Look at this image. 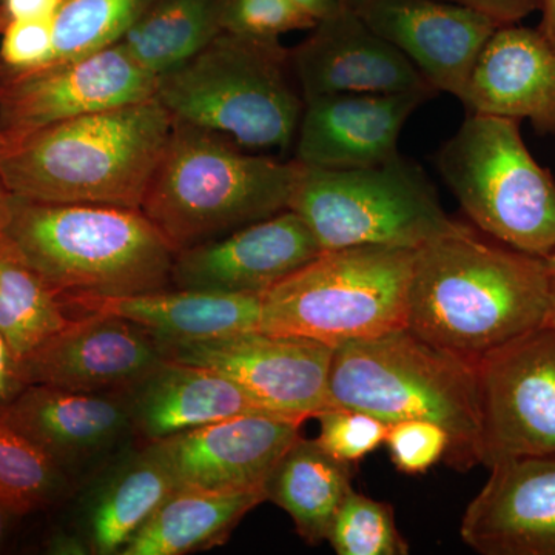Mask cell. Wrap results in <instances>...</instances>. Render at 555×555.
Here are the masks:
<instances>
[{
  "label": "cell",
  "instance_id": "20",
  "mask_svg": "<svg viewBox=\"0 0 555 555\" xmlns=\"http://www.w3.org/2000/svg\"><path fill=\"white\" fill-rule=\"evenodd\" d=\"M466 507L460 535L481 555H555V456L489 467Z\"/></svg>",
  "mask_w": 555,
  "mask_h": 555
},
{
  "label": "cell",
  "instance_id": "46",
  "mask_svg": "<svg viewBox=\"0 0 555 555\" xmlns=\"http://www.w3.org/2000/svg\"><path fill=\"white\" fill-rule=\"evenodd\" d=\"M361 2H363V0H345L346 5L352 10H356Z\"/></svg>",
  "mask_w": 555,
  "mask_h": 555
},
{
  "label": "cell",
  "instance_id": "2",
  "mask_svg": "<svg viewBox=\"0 0 555 555\" xmlns=\"http://www.w3.org/2000/svg\"><path fill=\"white\" fill-rule=\"evenodd\" d=\"M173 118L155 96L28 131L0 133V178L16 198L141 208Z\"/></svg>",
  "mask_w": 555,
  "mask_h": 555
},
{
  "label": "cell",
  "instance_id": "1",
  "mask_svg": "<svg viewBox=\"0 0 555 555\" xmlns=\"http://www.w3.org/2000/svg\"><path fill=\"white\" fill-rule=\"evenodd\" d=\"M546 258L478 238L473 229L416 248L408 328L470 363L550 320Z\"/></svg>",
  "mask_w": 555,
  "mask_h": 555
},
{
  "label": "cell",
  "instance_id": "22",
  "mask_svg": "<svg viewBox=\"0 0 555 555\" xmlns=\"http://www.w3.org/2000/svg\"><path fill=\"white\" fill-rule=\"evenodd\" d=\"M178 485L155 443H134L80 486L72 526L91 555H120Z\"/></svg>",
  "mask_w": 555,
  "mask_h": 555
},
{
  "label": "cell",
  "instance_id": "19",
  "mask_svg": "<svg viewBox=\"0 0 555 555\" xmlns=\"http://www.w3.org/2000/svg\"><path fill=\"white\" fill-rule=\"evenodd\" d=\"M306 420L248 414L221 420L155 441L178 483L210 489L264 486L273 467L297 441Z\"/></svg>",
  "mask_w": 555,
  "mask_h": 555
},
{
  "label": "cell",
  "instance_id": "37",
  "mask_svg": "<svg viewBox=\"0 0 555 555\" xmlns=\"http://www.w3.org/2000/svg\"><path fill=\"white\" fill-rule=\"evenodd\" d=\"M27 387L22 377L21 366L16 358L11 353L5 339L0 335V415L13 403L14 398L20 396Z\"/></svg>",
  "mask_w": 555,
  "mask_h": 555
},
{
  "label": "cell",
  "instance_id": "17",
  "mask_svg": "<svg viewBox=\"0 0 555 555\" xmlns=\"http://www.w3.org/2000/svg\"><path fill=\"white\" fill-rule=\"evenodd\" d=\"M291 62L305 102L331 94L437 91L349 7L317 22L309 38L291 50Z\"/></svg>",
  "mask_w": 555,
  "mask_h": 555
},
{
  "label": "cell",
  "instance_id": "6",
  "mask_svg": "<svg viewBox=\"0 0 555 555\" xmlns=\"http://www.w3.org/2000/svg\"><path fill=\"white\" fill-rule=\"evenodd\" d=\"M155 98L175 120L217 131L247 150L286 152L305 112L291 50L278 38L229 31L158 76Z\"/></svg>",
  "mask_w": 555,
  "mask_h": 555
},
{
  "label": "cell",
  "instance_id": "47",
  "mask_svg": "<svg viewBox=\"0 0 555 555\" xmlns=\"http://www.w3.org/2000/svg\"><path fill=\"white\" fill-rule=\"evenodd\" d=\"M554 50H555V47H554Z\"/></svg>",
  "mask_w": 555,
  "mask_h": 555
},
{
  "label": "cell",
  "instance_id": "29",
  "mask_svg": "<svg viewBox=\"0 0 555 555\" xmlns=\"http://www.w3.org/2000/svg\"><path fill=\"white\" fill-rule=\"evenodd\" d=\"M75 491L42 449L0 418V495L35 514L61 505Z\"/></svg>",
  "mask_w": 555,
  "mask_h": 555
},
{
  "label": "cell",
  "instance_id": "40",
  "mask_svg": "<svg viewBox=\"0 0 555 555\" xmlns=\"http://www.w3.org/2000/svg\"><path fill=\"white\" fill-rule=\"evenodd\" d=\"M27 516H31L28 511L0 495V553L9 545L11 537Z\"/></svg>",
  "mask_w": 555,
  "mask_h": 555
},
{
  "label": "cell",
  "instance_id": "8",
  "mask_svg": "<svg viewBox=\"0 0 555 555\" xmlns=\"http://www.w3.org/2000/svg\"><path fill=\"white\" fill-rule=\"evenodd\" d=\"M437 163L481 232L534 257L553 254L555 179L526 147L520 120L469 113Z\"/></svg>",
  "mask_w": 555,
  "mask_h": 555
},
{
  "label": "cell",
  "instance_id": "34",
  "mask_svg": "<svg viewBox=\"0 0 555 555\" xmlns=\"http://www.w3.org/2000/svg\"><path fill=\"white\" fill-rule=\"evenodd\" d=\"M385 443L393 466L400 473L418 476L447 459L451 438L436 423L406 420L389 425Z\"/></svg>",
  "mask_w": 555,
  "mask_h": 555
},
{
  "label": "cell",
  "instance_id": "9",
  "mask_svg": "<svg viewBox=\"0 0 555 555\" xmlns=\"http://www.w3.org/2000/svg\"><path fill=\"white\" fill-rule=\"evenodd\" d=\"M288 208L305 219L323 250L356 246L416 250L467 228L448 217L425 170L400 155L361 169L301 164Z\"/></svg>",
  "mask_w": 555,
  "mask_h": 555
},
{
  "label": "cell",
  "instance_id": "39",
  "mask_svg": "<svg viewBox=\"0 0 555 555\" xmlns=\"http://www.w3.org/2000/svg\"><path fill=\"white\" fill-rule=\"evenodd\" d=\"M42 550L50 555H91L89 543L73 526L54 528L43 540Z\"/></svg>",
  "mask_w": 555,
  "mask_h": 555
},
{
  "label": "cell",
  "instance_id": "31",
  "mask_svg": "<svg viewBox=\"0 0 555 555\" xmlns=\"http://www.w3.org/2000/svg\"><path fill=\"white\" fill-rule=\"evenodd\" d=\"M327 542L338 555H406L409 545L398 531L389 503L353 491L339 505Z\"/></svg>",
  "mask_w": 555,
  "mask_h": 555
},
{
  "label": "cell",
  "instance_id": "41",
  "mask_svg": "<svg viewBox=\"0 0 555 555\" xmlns=\"http://www.w3.org/2000/svg\"><path fill=\"white\" fill-rule=\"evenodd\" d=\"M292 2L317 22L328 20L347 7L345 0H292Z\"/></svg>",
  "mask_w": 555,
  "mask_h": 555
},
{
  "label": "cell",
  "instance_id": "28",
  "mask_svg": "<svg viewBox=\"0 0 555 555\" xmlns=\"http://www.w3.org/2000/svg\"><path fill=\"white\" fill-rule=\"evenodd\" d=\"M73 320L61 295L0 233V335L20 366Z\"/></svg>",
  "mask_w": 555,
  "mask_h": 555
},
{
  "label": "cell",
  "instance_id": "36",
  "mask_svg": "<svg viewBox=\"0 0 555 555\" xmlns=\"http://www.w3.org/2000/svg\"><path fill=\"white\" fill-rule=\"evenodd\" d=\"M491 17L499 25L517 24L540 9V0H449Z\"/></svg>",
  "mask_w": 555,
  "mask_h": 555
},
{
  "label": "cell",
  "instance_id": "33",
  "mask_svg": "<svg viewBox=\"0 0 555 555\" xmlns=\"http://www.w3.org/2000/svg\"><path fill=\"white\" fill-rule=\"evenodd\" d=\"M315 25L292 0H222V31L280 39L286 33L312 30Z\"/></svg>",
  "mask_w": 555,
  "mask_h": 555
},
{
  "label": "cell",
  "instance_id": "32",
  "mask_svg": "<svg viewBox=\"0 0 555 555\" xmlns=\"http://www.w3.org/2000/svg\"><path fill=\"white\" fill-rule=\"evenodd\" d=\"M320 437L328 454L339 462L356 465L386 441L389 423L366 412L347 408H328L317 415Z\"/></svg>",
  "mask_w": 555,
  "mask_h": 555
},
{
  "label": "cell",
  "instance_id": "26",
  "mask_svg": "<svg viewBox=\"0 0 555 555\" xmlns=\"http://www.w3.org/2000/svg\"><path fill=\"white\" fill-rule=\"evenodd\" d=\"M350 466L328 454L318 440L298 437L266 480L269 502L286 511L309 545L327 540L332 520L352 489Z\"/></svg>",
  "mask_w": 555,
  "mask_h": 555
},
{
  "label": "cell",
  "instance_id": "18",
  "mask_svg": "<svg viewBox=\"0 0 555 555\" xmlns=\"http://www.w3.org/2000/svg\"><path fill=\"white\" fill-rule=\"evenodd\" d=\"M434 90L345 93L305 102L295 160L317 169L374 167L398 155L404 124Z\"/></svg>",
  "mask_w": 555,
  "mask_h": 555
},
{
  "label": "cell",
  "instance_id": "14",
  "mask_svg": "<svg viewBox=\"0 0 555 555\" xmlns=\"http://www.w3.org/2000/svg\"><path fill=\"white\" fill-rule=\"evenodd\" d=\"M150 332L126 318L82 313L21 363L28 385L129 393L166 361Z\"/></svg>",
  "mask_w": 555,
  "mask_h": 555
},
{
  "label": "cell",
  "instance_id": "44",
  "mask_svg": "<svg viewBox=\"0 0 555 555\" xmlns=\"http://www.w3.org/2000/svg\"><path fill=\"white\" fill-rule=\"evenodd\" d=\"M547 272H550V286H551V312L547 323L555 326V250L550 257L546 258Z\"/></svg>",
  "mask_w": 555,
  "mask_h": 555
},
{
  "label": "cell",
  "instance_id": "16",
  "mask_svg": "<svg viewBox=\"0 0 555 555\" xmlns=\"http://www.w3.org/2000/svg\"><path fill=\"white\" fill-rule=\"evenodd\" d=\"M353 11L434 89L460 101L486 42L502 27L476 10L437 0H363Z\"/></svg>",
  "mask_w": 555,
  "mask_h": 555
},
{
  "label": "cell",
  "instance_id": "15",
  "mask_svg": "<svg viewBox=\"0 0 555 555\" xmlns=\"http://www.w3.org/2000/svg\"><path fill=\"white\" fill-rule=\"evenodd\" d=\"M321 251L305 219L287 208L221 238L179 250L171 286L261 295L305 268Z\"/></svg>",
  "mask_w": 555,
  "mask_h": 555
},
{
  "label": "cell",
  "instance_id": "4",
  "mask_svg": "<svg viewBox=\"0 0 555 555\" xmlns=\"http://www.w3.org/2000/svg\"><path fill=\"white\" fill-rule=\"evenodd\" d=\"M301 164L173 119L141 210L177 251L287 210Z\"/></svg>",
  "mask_w": 555,
  "mask_h": 555
},
{
  "label": "cell",
  "instance_id": "45",
  "mask_svg": "<svg viewBox=\"0 0 555 555\" xmlns=\"http://www.w3.org/2000/svg\"><path fill=\"white\" fill-rule=\"evenodd\" d=\"M9 22V16H7L5 10H3L2 3H0V35H2L3 30H5Z\"/></svg>",
  "mask_w": 555,
  "mask_h": 555
},
{
  "label": "cell",
  "instance_id": "43",
  "mask_svg": "<svg viewBox=\"0 0 555 555\" xmlns=\"http://www.w3.org/2000/svg\"><path fill=\"white\" fill-rule=\"evenodd\" d=\"M13 201L14 196L0 178V233L5 232L9 225L11 214H13Z\"/></svg>",
  "mask_w": 555,
  "mask_h": 555
},
{
  "label": "cell",
  "instance_id": "21",
  "mask_svg": "<svg viewBox=\"0 0 555 555\" xmlns=\"http://www.w3.org/2000/svg\"><path fill=\"white\" fill-rule=\"evenodd\" d=\"M463 104L469 113L531 120L555 133V50L539 28L502 25L470 72Z\"/></svg>",
  "mask_w": 555,
  "mask_h": 555
},
{
  "label": "cell",
  "instance_id": "7",
  "mask_svg": "<svg viewBox=\"0 0 555 555\" xmlns=\"http://www.w3.org/2000/svg\"><path fill=\"white\" fill-rule=\"evenodd\" d=\"M415 251L387 246L321 251L261 294L259 331L335 349L406 328Z\"/></svg>",
  "mask_w": 555,
  "mask_h": 555
},
{
  "label": "cell",
  "instance_id": "25",
  "mask_svg": "<svg viewBox=\"0 0 555 555\" xmlns=\"http://www.w3.org/2000/svg\"><path fill=\"white\" fill-rule=\"evenodd\" d=\"M264 502V486L210 489L179 483L120 555H184L224 545L240 521Z\"/></svg>",
  "mask_w": 555,
  "mask_h": 555
},
{
  "label": "cell",
  "instance_id": "13",
  "mask_svg": "<svg viewBox=\"0 0 555 555\" xmlns=\"http://www.w3.org/2000/svg\"><path fill=\"white\" fill-rule=\"evenodd\" d=\"M0 418L42 449L76 491L138 443L129 393H80L28 385Z\"/></svg>",
  "mask_w": 555,
  "mask_h": 555
},
{
  "label": "cell",
  "instance_id": "11",
  "mask_svg": "<svg viewBox=\"0 0 555 555\" xmlns=\"http://www.w3.org/2000/svg\"><path fill=\"white\" fill-rule=\"evenodd\" d=\"M156 78L120 43L27 72L0 67V133L28 131L155 96Z\"/></svg>",
  "mask_w": 555,
  "mask_h": 555
},
{
  "label": "cell",
  "instance_id": "10",
  "mask_svg": "<svg viewBox=\"0 0 555 555\" xmlns=\"http://www.w3.org/2000/svg\"><path fill=\"white\" fill-rule=\"evenodd\" d=\"M477 463L555 456V326L492 350L477 363Z\"/></svg>",
  "mask_w": 555,
  "mask_h": 555
},
{
  "label": "cell",
  "instance_id": "3",
  "mask_svg": "<svg viewBox=\"0 0 555 555\" xmlns=\"http://www.w3.org/2000/svg\"><path fill=\"white\" fill-rule=\"evenodd\" d=\"M3 233L62 301L127 297L171 286L177 248L141 208L14 196Z\"/></svg>",
  "mask_w": 555,
  "mask_h": 555
},
{
  "label": "cell",
  "instance_id": "5",
  "mask_svg": "<svg viewBox=\"0 0 555 555\" xmlns=\"http://www.w3.org/2000/svg\"><path fill=\"white\" fill-rule=\"evenodd\" d=\"M347 408L392 423L425 420L451 438L448 462L477 463V364L409 328L335 347L327 409Z\"/></svg>",
  "mask_w": 555,
  "mask_h": 555
},
{
  "label": "cell",
  "instance_id": "42",
  "mask_svg": "<svg viewBox=\"0 0 555 555\" xmlns=\"http://www.w3.org/2000/svg\"><path fill=\"white\" fill-rule=\"evenodd\" d=\"M539 10L542 11L539 30L545 36L547 42L555 47V0H540Z\"/></svg>",
  "mask_w": 555,
  "mask_h": 555
},
{
  "label": "cell",
  "instance_id": "38",
  "mask_svg": "<svg viewBox=\"0 0 555 555\" xmlns=\"http://www.w3.org/2000/svg\"><path fill=\"white\" fill-rule=\"evenodd\" d=\"M9 21L53 20L64 0H0Z\"/></svg>",
  "mask_w": 555,
  "mask_h": 555
},
{
  "label": "cell",
  "instance_id": "30",
  "mask_svg": "<svg viewBox=\"0 0 555 555\" xmlns=\"http://www.w3.org/2000/svg\"><path fill=\"white\" fill-rule=\"evenodd\" d=\"M153 0H64L53 17L51 60L89 56L120 42Z\"/></svg>",
  "mask_w": 555,
  "mask_h": 555
},
{
  "label": "cell",
  "instance_id": "23",
  "mask_svg": "<svg viewBox=\"0 0 555 555\" xmlns=\"http://www.w3.org/2000/svg\"><path fill=\"white\" fill-rule=\"evenodd\" d=\"M129 400L141 444L233 416L275 414L228 375L169 358L130 390Z\"/></svg>",
  "mask_w": 555,
  "mask_h": 555
},
{
  "label": "cell",
  "instance_id": "27",
  "mask_svg": "<svg viewBox=\"0 0 555 555\" xmlns=\"http://www.w3.org/2000/svg\"><path fill=\"white\" fill-rule=\"evenodd\" d=\"M221 10L222 0H153L119 43L158 78L192 60L222 33Z\"/></svg>",
  "mask_w": 555,
  "mask_h": 555
},
{
  "label": "cell",
  "instance_id": "24",
  "mask_svg": "<svg viewBox=\"0 0 555 555\" xmlns=\"http://www.w3.org/2000/svg\"><path fill=\"white\" fill-rule=\"evenodd\" d=\"M68 312L126 318L158 343H193L259 331L261 295L166 288L127 297L75 298Z\"/></svg>",
  "mask_w": 555,
  "mask_h": 555
},
{
  "label": "cell",
  "instance_id": "35",
  "mask_svg": "<svg viewBox=\"0 0 555 555\" xmlns=\"http://www.w3.org/2000/svg\"><path fill=\"white\" fill-rule=\"evenodd\" d=\"M53 20L10 21L2 33L0 67L27 72L51 60Z\"/></svg>",
  "mask_w": 555,
  "mask_h": 555
},
{
  "label": "cell",
  "instance_id": "12",
  "mask_svg": "<svg viewBox=\"0 0 555 555\" xmlns=\"http://www.w3.org/2000/svg\"><path fill=\"white\" fill-rule=\"evenodd\" d=\"M164 357L228 375L275 414L308 420L327 409L334 347L313 339L243 332L193 343H158Z\"/></svg>",
  "mask_w": 555,
  "mask_h": 555
}]
</instances>
